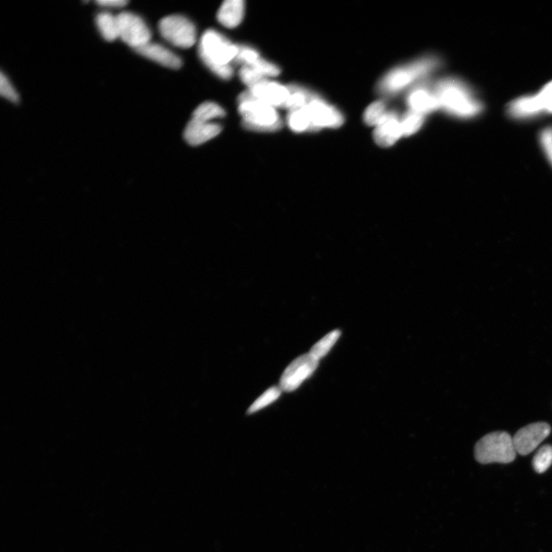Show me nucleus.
Listing matches in <instances>:
<instances>
[{"label":"nucleus","mask_w":552,"mask_h":552,"mask_svg":"<svg viewBox=\"0 0 552 552\" xmlns=\"http://www.w3.org/2000/svg\"><path fill=\"white\" fill-rule=\"evenodd\" d=\"M433 93L438 97L440 109L461 119H472L483 112L484 105L471 86L456 78L438 81Z\"/></svg>","instance_id":"obj_1"},{"label":"nucleus","mask_w":552,"mask_h":552,"mask_svg":"<svg viewBox=\"0 0 552 552\" xmlns=\"http://www.w3.org/2000/svg\"><path fill=\"white\" fill-rule=\"evenodd\" d=\"M238 52V45L233 44L216 30L209 29L202 36L198 53L201 60L220 79L229 80L234 76V62Z\"/></svg>","instance_id":"obj_2"},{"label":"nucleus","mask_w":552,"mask_h":552,"mask_svg":"<svg viewBox=\"0 0 552 552\" xmlns=\"http://www.w3.org/2000/svg\"><path fill=\"white\" fill-rule=\"evenodd\" d=\"M442 63L440 58L429 55L395 68L387 73L379 82L377 93L382 95L398 94L415 81L440 69Z\"/></svg>","instance_id":"obj_3"},{"label":"nucleus","mask_w":552,"mask_h":552,"mask_svg":"<svg viewBox=\"0 0 552 552\" xmlns=\"http://www.w3.org/2000/svg\"><path fill=\"white\" fill-rule=\"evenodd\" d=\"M238 111L246 130L260 133H276L283 128V121L274 107L255 100L248 90L238 98Z\"/></svg>","instance_id":"obj_4"},{"label":"nucleus","mask_w":552,"mask_h":552,"mask_svg":"<svg viewBox=\"0 0 552 552\" xmlns=\"http://www.w3.org/2000/svg\"><path fill=\"white\" fill-rule=\"evenodd\" d=\"M513 438L506 432H493L483 436L475 447V458L481 464H510L516 457Z\"/></svg>","instance_id":"obj_5"},{"label":"nucleus","mask_w":552,"mask_h":552,"mask_svg":"<svg viewBox=\"0 0 552 552\" xmlns=\"http://www.w3.org/2000/svg\"><path fill=\"white\" fill-rule=\"evenodd\" d=\"M161 36L175 46L189 48L196 41V30L194 24L185 16L170 15L159 22Z\"/></svg>","instance_id":"obj_6"},{"label":"nucleus","mask_w":552,"mask_h":552,"mask_svg":"<svg viewBox=\"0 0 552 552\" xmlns=\"http://www.w3.org/2000/svg\"><path fill=\"white\" fill-rule=\"evenodd\" d=\"M301 109L307 114L315 131L324 128H337L343 125L344 118L342 113L314 93L308 103Z\"/></svg>","instance_id":"obj_7"},{"label":"nucleus","mask_w":552,"mask_h":552,"mask_svg":"<svg viewBox=\"0 0 552 552\" xmlns=\"http://www.w3.org/2000/svg\"><path fill=\"white\" fill-rule=\"evenodd\" d=\"M119 38L135 51L151 42L152 32L139 15L123 12L117 15Z\"/></svg>","instance_id":"obj_8"},{"label":"nucleus","mask_w":552,"mask_h":552,"mask_svg":"<svg viewBox=\"0 0 552 552\" xmlns=\"http://www.w3.org/2000/svg\"><path fill=\"white\" fill-rule=\"evenodd\" d=\"M319 363L310 353L294 360L288 365L280 379V389L285 392L295 391L316 372Z\"/></svg>","instance_id":"obj_9"},{"label":"nucleus","mask_w":552,"mask_h":552,"mask_svg":"<svg viewBox=\"0 0 552 552\" xmlns=\"http://www.w3.org/2000/svg\"><path fill=\"white\" fill-rule=\"evenodd\" d=\"M550 433L551 426L544 422L532 424L522 428L513 438L517 453L523 456L530 455L548 438Z\"/></svg>","instance_id":"obj_10"},{"label":"nucleus","mask_w":552,"mask_h":552,"mask_svg":"<svg viewBox=\"0 0 552 552\" xmlns=\"http://www.w3.org/2000/svg\"><path fill=\"white\" fill-rule=\"evenodd\" d=\"M247 90L255 100L273 106L276 109H284L290 96L288 86L269 79Z\"/></svg>","instance_id":"obj_11"},{"label":"nucleus","mask_w":552,"mask_h":552,"mask_svg":"<svg viewBox=\"0 0 552 552\" xmlns=\"http://www.w3.org/2000/svg\"><path fill=\"white\" fill-rule=\"evenodd\" d=\"M402 136L403 131L399 115L395 112H386L375 126V142L382 147H389L396 143Z\"/></svg>","instance_id":"obj_12"},{"label":"nucleus","mask_w":552,"mask_h":552,"mask_svg":"<svg viewBox=\"0 0 552 552\" xmlns=\"http://www.w3.org/2000/svg\"><path fill=\"white\" fill-rule=\"evenodd\" d=\"M506 112L511 119L519 121L534 120L544 114L537 94L516 98L508 105Z\"/></svg>","instance_id":"obj_13"},{"label":"nucleus","mask_w":552,"mask_h":552,"mask_svg":"<svg viewBox=\"0 0 552 552\" xmlns=\"http://www.w3.org/2000/svg\"><path fill=\"white\" fill-rule=\"evenodd\" d=\"M222 131L218 123L192 119L184 131L186 142L192 146L201 145L217 137Z\"/></svg>","instance_id":"obj_14"},{"label":"nucleus","mask_w":552,"mask_h":552,"mask_svg":"<svg viewBox=\"0 0 552 552\" xmlns=\"http://www.w3.org/2000/svg\"><path fill=\"white\" fill-rule=\"evenodd\" d=\"M407 102L410 110L424 114L440 109L438 97L426 83L419 84L412 90Z\"/></svg>","instance_id":"obj_15"},{"label":"nucleus","mask_w":552,"mask_h":552,"mask_svg":"<svg viewBox=\"0 0 552 552\" xmlns=\"http://www.w3.org/2000/svg\"><path fill=\"white\" fill-rule=\"evenodd\" d=\"M135 51L164 67L177 69L182 67V60L168 48L158 43H148Z\"/></svg>","instance_id":"obj_16"},{"label":"nucleus","mask_w":552,"mask_h":552,"mask_svg":"<svg viewBox=\"0 0 552 552\" xmlns=\"http://www.w3.org/2000/svg\"><path fill=\"white\" fill-rule=\"evenodd\" d=\"M244 13L245 3L243 0H227L220 7L217 20L222 26L234 29L242 22Z\"/></svg>","instance_id":"obj_17"},{"label":"nucleus","mask_w":552,"mask_h":552,"mask_svg":"<svg viewBox=\"0 0 552 552\" xmlns=\"http://www.w3.org/2000/svg\"><path fill=\"white\" fill-rule=\"evenodd\" d=\"M95 21L98 30L105 40L111 42L119 38L117 16L104 12L97 15Z\"/></svg>","instance_id":"obj_18"},{"label":"nucleus","mask_w":552,"mask_h":552,"mask_svg":"<svg viewBox=\"0 0 552 552\" xmlns=\"http://www.w3.org/2000/svg\"><path fill=\"white\" fill-rule=\"evenodd\" d=\"M287 123L295 133H315L307 114L303 109L288 112Z\"/></svg>","instance_id":"obj_19"},{"label":"nucleus","mask_w":552,"mask_h":552,"mask_svg":"<svg viewBox=\"0 0 552 552\" xmlns=\"http://www.w3.org/2000/svg\"><path fill=\"white\" fill-rule=\"evenodd\" d=\"M226 112L219 105L214 102H204L197 107L193 114V119L212 122L213 120L224 118Z\"/></svg>","instance_id":"obj_20"},{"label":"nucleus","mask_w":552,"mask_h":552,"mask_svg":"<svg viewBox=\"0 0 552 552\" xmlns=\"http://www.w3.org/2000/svg\"><path fill=\"white\" fill-rule=\"evenodd\" d=\"M340 335L341 332L339 330H335L328 333L313 346L309 353L318 360L324 358L331 351L337 341L339 340Z\"/></svg>","instance_id":"obj_21"},{"label":"nucleus","mask_w":552,"mask_h":552,"mask_svg":"<svg viewBox=\"0 0 552 552\" xmlns=\"http://www.w3.org/2000/svg\"><path fill=\"white\" fill-rule=\"evenodd\" d=\"M424 121V114L410 109L401 118L403 136L413 135L417 133V130L422 127Z\"/></svg>","instance_id":"obj_22"},{"label":"nucleus","mask_w":552,"mask_h":552,"mask_svg":"<svg viewBox=\"0 0 552 552\" xmlns=\"http://www.w3.org/2000/svg\"><path fill=\"white\" fill-rule=\"evenodd\" d=\"M552 465V446L545 445L541 447L533 458L532 466L534 471L543 473Z\"/></svg>","instance_id":"obj_23"},{"label":"nucleus","mask_w":552,"mask_h":552,"mask_svg":"<svg viewBox=\"0 0 552 552\" xmlns=\"http://www.w3.org/2000/svg\"><path fill=\"white\" fill-rule=\"evenodd\" d=\"M282 393V389L278 386L270 387L265 393L255 400L248 410V414H253L275 402Z\"/></svg>","instance_id":"obj_24"},{"label":"nucleus","mask_w":552,"mask_h":552,"mask_svg":"<svg viewBox=\"0 0 552 552\" xmlns=\"http://www.w3.org/2000/svg\"><path fill=\"white\" fill-rule=\"evenodd\" d=\"M386 112V105L384 102H375L370 105L365 112L364 121L369 126H376Z\"/></svg>","instance_id":"obj_25"},{"label":"nucleus","mask_w":552,"mask_h":552,"mask_svg":"<svg viewBox=\"0 0 552 552\" xmlns=\"http://www.w3.org/2000/svg\"><path fill=\"white\" fill-rule=\"evenodd\" d=\"M238 52L234 63L241 65L243 67H250L255 61L260 58L259 52L248 46H238Z\"/></svg>","instance_id":"obj_26"},{"label":"nucleus","mask_w":552,"mask_h":552,"mask_svg":"<svg viewBox=\"0 0 552 552\" xmlns=\"http://www.w3.org/2000/svg\"><path fill=\"white\" fill-rule=\"evenodd\" d=\"M238 75H240V78L243 82V84L249 88L257 86L262 83V82L269 79L262 76L258 72L249 67H243L240 72H238Z\"/></svg>","instance_id":"obj_27"},{"label":"nucleus","mask_w":552,"mask_h":552,"mask_svg":"<svg viewBox=\"0 0 552 552\" xmlns=\"http://www.w3.org/2000/svg\"><path fill=\"white\" fill-rule=\"evenodd\" d=\"M249 67H252L267 79L276 77L281 72L276 65L262 59L261 57Z\"/></svg>","instance_id":"obj_28"},{"label":"nucleus","mask_w":552,"mask_h":552,"mask_svg":"<svg viewBox=\"0 0 552 552\" xmlns=\"http://www.w3.org/2000/svg\"><path fill=\"white\" fill-rule=\"evenodd\" d=\"M544 114H552V81L537 93Z\"/></svg>","instance_id":"obj_29"},{"label":"nucleus","mask_w":552,"mask_h":552,"mask_svg":"<svg viewBox=\"0 0 552 552\" xmlns=\"http://www.w3.org/2000/svg\"><path fill=\"white\" fill-rule=\"evenodd\" d=\"M0 94L13 102H18L19 101V95L18 92L11 84L9 79L1 72L0 75Z\"/></svg>","instance_id":"obj_30"},{"label":"nucleus","mask_w":552,"mask_h":552,"mask_svg":"<svg viewBox=\"0 0 552 552\" xmlns=\"http://www.w3.org/2000/svg\"><path fill=\"white\" fill-rule=\"evenodd\" d=\"M539 142L544 153L552 166V126L543 129L539 135Z\"/></svg>","instance_id":"obj_31"},{"label":"nucleus","mask_w":552,"mask_h":552,"mask_svg":"<svg viewBox=\"0 0 552 552\" xmlns=\"http://www.w3.org/2000/svg\"><path fill=\"white\" fill-rule=\"evenodd\" d=\"M96 3L102 6L112 8L123 7L128 4L126 0H100V1H96Z\"/></svg>","instance_id":"obj_32"}]
</instances>
